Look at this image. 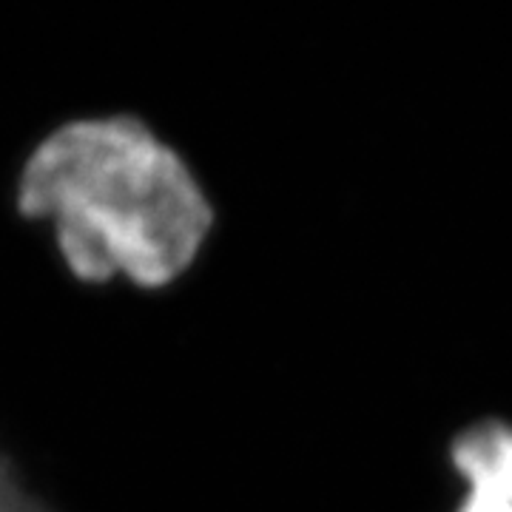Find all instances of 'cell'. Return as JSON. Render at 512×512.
I'll list each match as a JSON object with an SVG mask.
<instances>
[{"label": "cell", "instance_id": "obj_1", "mask_svg": "<svg viewBox=\"0 0 512 512\" xmlns=\"http://www.w3.org/2000/svg\"><path fill=\"white\" fill-rule=\"evenodd\" d=\"M12 205L46 228L83 288L165 291L214 231V205L185 157L131 111L69 117L20 163Z\"/></svg>", "mask_w": 512, "mask_h": 512}, {"label": "cell", "instance_id": "obj_2", "mask_svg": "<svg viewBox=\"0 0 512 512\" xmlns=\"http://www.w3.org/2000/svg\"><path fill=\"white\" fill-rule=\"evenodd\" d=\"M458 473L470 493L490 495L512 504V430L504 424H481L464 433L453 447Z\"/></svg>", "mask_w": 512, "mask_h": 512}, {"label": "cell", "instance_id": "obj_3", "mask_svg": "<svg viewBox=\"0 0 512 512\" xmlns=\"http://www.w3.org/2000/svg\"><path fill=\"white\" fill-rule=\"evenodd\" d=\"M0 512H57L46 498L29 487L12 453L0 447Z\"/></svg>", "mask_w": 512, "mask_h": 512}, {"label": "cell", "instance_id": "obj_4", "mask_svg": "<svg viewBox=\"0 0 512 512\" xmlns=\"http://www.w3.org/2000/svg\"><path fill=\"white\" fill-rule=\"evenodd\" d=\"M461 512H512V504L507 501H498V498H490V495H478L470 493L464 498V507Z\"/></svg>", "mask_w": 512, "mask_h": 512}]
</instances>
